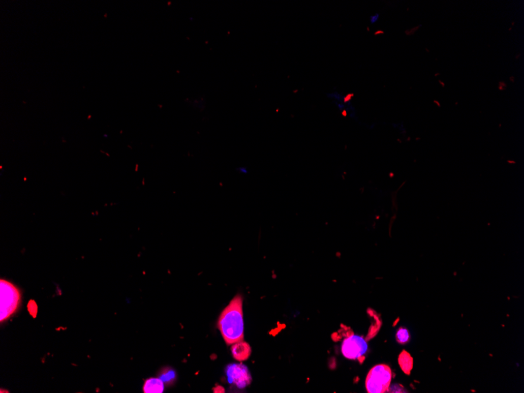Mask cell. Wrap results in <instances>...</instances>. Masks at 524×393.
<instances>
[{"instance_id": "2", "label": "cell", "mask_w": 524, "mask_h": 393, "mask_svg": "<svg viewBox=\"0 0 524 393\" xmlns=\"http://www.w3.org/2000/svg\"><path fill=\"white\" fill-rule=\"evenodd\" d=\"M0 290V320L3 322L15 313L19 306L21 294L18 289L7 280H1Z\"/></svg>"}, {"instance_id": "4", "label": "cell", "mask_w": 524, "mask_h": 393, "mask_svg": "<svg viewBox=\"0 0 524 393\" xmlns=\"http://www.w3.org/2000/svg\"><path fill=\"white\" fill-rule=\"evenodd\" d=\"M368 349L367 343L363 337L352 335L342 342V352L349 359H362Z\"/></svg>"}, {"instance_id": "11", "label": "cell", "mask_w": 524, "mask_h": 393, "mask_svg": "<svg viewBox=\"0 0 524 393\" xmlns=\"http://www.w3.org/2000/svg\"><path fill=\"white\" fill-rule=\"evenodd\" d=\"M237 171L239 172V173H242V174H248V168L244 167H238Z\"/></svg>"}, {"instance_id": "1", "label": "cell", "mask_w": 524, "mask_h": 393, "mask_svg": "<svg viewBox=\"0 0 524 393\" xmlns=\"http://www.w3.org/2000/svg\"><path fill=\"white\" fill-rule=\"evenodd\" d=\"M219 330L227 345H233L243 341L244 323L242 314V298L240 295L234 297L224 309L218 323Z\"/></svg>"}, {"instance_id": "8", "label": "cell", "mask_w": 524, "mask_h": 393, "mask_svg": "<svg viewBox=\"0 0 524 393\" xmlns=\"http://www.w3.org/2000/svg\"><path fill=\"white\" fill-rule=\"evenodd\" d=\"M409 333H408V330H406L404 328L399 329L396 334L397 340H398L399 343H406V342L409 340Z\"/></svg>"}, {"instance_id": "5", "label": "cell", "mask_w": 524, "mask_h": 393, "mask_svg": "<svg viewBox=\"0 0 524 393\" xmlns=\"http://www.w3.org/2000/svg\"><path fill=\"white\" fill-rule=\"evenodd\" d=\"M225 371L229 384L235 385L240 389L246 388L252 381L249 370L246 368V366L243 364H229Z\"/></svg>"}, {"instance_id": "6", "label": "cell", "mask_w": 524, "mask_h": 393, "mask_svg": "<svg viewBox=\"0 0 524 393\" xmlns=\"http://www.w3.org/2000/svg\"><path fill=\"white\" fill-rule=\"evenodd\" d=\"M231 352H232L234 359L242 362V361L248 360L249 359L251 354V348L249 344L241 341V342H236L232 345Z\"/></svg>"}, {"instance_id": "7", "label": "cell", "mask_w": 524, "mask_h": 393, "mask_svg": "<svg viewBox=\"0 0 524 393\" xmlns=\"http://www.w3.org/2000/svg\"><path fill=\"white\" fill-rule=\"evenodd\" d=\"M164 390V382L161 378H149L144 381V393H161Z\"/></svg>"}, {"instance_id": "10", "label": "cell", "mask_w": 524, "mask_h": 393, "mask_svg": "<svg viewBox=\"0 0 524 393\" xmlns=\"http://www.w3.org/2000/svg\"><path fill=\"white\" fill-rule=\"evenodd\" d=\"M379 18H380V14L377 13L374 15L369 16V22L372 24H375L379 20Z\"/></svg>"}, {"instance_id": "3", "label": "cell", "mask_w": 524, "mask_h": 393, "mask_svg": "<svg viewBox=\"0 0 524 393\" xmlns=\"http://www.w3.org/2000/svg\"><path fill=\"white\" fill-rule=\"evenodd\" d=\"M392 371L385 364L374 367L368 373L366 379V388L369 393L385 392L390 386Z\"/></svg>"}, {"instance_id": "9", "label": "cell", "mask_w": 524, "mask_h": 393, "mask_svg": "<svg viewBox=\"0 0 524 393\" xmlns=\"http://www.w3.org/2000/svg\"><path fill=\"white\" fill-rule=\"evenodd\" d=\"M174 373L173 371H170V372H168V374H164V376L161 377V379L164 381H167L169 380L174 379Z\"/></svg>"}]
</instances>
